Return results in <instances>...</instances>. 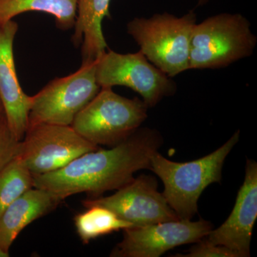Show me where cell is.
<instances>
[{
  "instance_id": "obj_1",
  "label": "cell",
  "mask_w": 257,
  "mask_h": 257,
  "mask_svg": "<svg viewBox=\"0 0 257 257\" xmlns=\"http://www.w3.org/2000/svg\"><path fill=\"white\" fill-rule=\"evenodd\" d=\"M162 143L157 130L138 128L109 150L87 152L60 170L33 175L34 187L46 191L60 202L79 193L100 197L130 183L135 172L150 170L151 157Z\"/></svg>"
},
{
  "instance_id": "obj_2",
  "label": "cell",
  "mask_w": 257,
  "mask_h": 257,
  "mask_svg": "<svg viewBox=\"0 0 257 257\" xmlns=\"http://www.w3.org/2000/svg\"><path fill=\"white\" fill-rule=\"evenodd\" d=\"M239 137L238 130L215 151L192 162H173L159 152L152 155L150 170L163 182L162 194L179 219L191 220L197 214L198 200L204 189L221 182L224 161Z\"/></svg>"
},
{
  "instance_id": "obj_3",
  "label": "cell",
  "mask_w": 257,
  "mask_h": 257,
  "mask_svg": "<svg viewBox=\"0 0 257 257\" xmlns=\"http://www.w3.org/2000/svg\"><path fill=\"white\" fill-rule=\"evenodd\" d=\"M257 37L239 13L209 17L193 28L189 69L224 68L254 53Z\"/></svg>"
},
{
  "instance_id": "obj_4",
  "label": "cell",
  "mask_w": 257,
  "mask_h": 257,
  "mask_svg": "<svg viewBox=\"0 0 257 257\" xmlns=\"http://www.w3.org/2000/svg\"><path fill=\"white\" fill-rule=\"evenodd\" d=\"M196 23L193 11L182 17L165 13L134 18L126 30L147 60L173 78L189 70L190 40Z\"/></svg>"
},
{
  "instance_id": "obj_5",
  "label": "cell",
  "mask_w": 257,
  "mask_h": 257,
  "mask_svg": "<svg viewBox=\"0 0 257 257\" xmlns=\"http://www.w3.org/2000/svg\"><path fill=\"white\" fill-rule=\"evenodd\" d=\"M147 107L138 97L120 96L112 88L100 91L76 116L72 128L96 146L114 147L124 141L147 119Z\"/></svg>"
},
{
  "instance_id": "obj_6",
  "label": "cell",
  "mask_w": 257,
  "mask_h": 257,
  "mask_svg": "<svg viewBox=\"0 0 257 257\" xmlns=\"http://www.w3.org/2000/svg\"><path fill=\"white\" fill-rule=\"evenodd\" d=\"M100 89L96 62L81 65L67 77L53 79L32 96L28 127L41 124L71 126Z\"/></svg>"
},
{
  "instance_id": "obj_7",
  "label": "cell",
  "mask_w": 257,
  "mask_h": 257,
  "mask_svg": "<svg viewBox=\"0 0 257 257\" xmlns=\"http://www.w3.org/2000/svg\"><path fill=\"white\" fill-rule=\"evenodd\" d=\"M96 78L101 88L123 86L133 89L148 108L174 95L177 89L172 77L152 64L141 51L120 54L108 50L96 61Z\"/></svg>"
},
{
  "instance_id": "obj_8",
  "label": "cell",
  "mask_w": 257,
  "mask_h": 257,
  "mask_svg": "<svg viewBox=\"0 0 257 257\" xmlns=\"http://www.w3.org/2000/svg\"><path fill=\"white\" fill-rule=\"evenodd\" d=\"M99 148L71 126L41 124L29 126L20 142L17 156L32 175H44Z\"/></svg>"
},
{
  "instance_id": "obj_9",
  "label": "cell",
  "mask_w": 257,
  "mask_h": 257,
  "mask_svg": "<svg viewBox=\"0 0 257 257\" xmlns=\"http://www.w3.org/2000/svg\"><path fill=\"white\" fill-rule=\"evenodd\" d=\"M157 188L155 177L141 175L117 189L112 195L90 198L83 201L82 204L86 208L105 207L130 223L133 227L180 219Z\"/></svg>"
},
{
  "instance_id": "obj_10",
  "label": "cell",
  "mask_w": 257,
  "mask_h": 257,
  "mask_svg": "<svg viewBox=\"0 0 257 257\" xmlns=\"http://www.w3.org/2000/svg\"><path fill=\"white\" fill-rule=\"evenodd\" d=\"M212 229L211 223L204 219H178L127 228L110 256L159 257L177 246L198 242Z\"/></svg>"
},
{
  "instance_id": "obj_11",
  "label": "cell",
  "mask_w": 257,
  "mask_h": 257,
  "mask_svg": "<svg viewBox=\"0 0 257 257\" xmlns=\"http://www.w3.org/2000/svg\"><path fill=\"white\" fill-rule=\"evenodd\" d=\"M256 217L257 164L247 160L244 180L231 214L219 227L211 230L204 239L213 244L226 246L238 257L249 256Z\"/></svg>"
},
{
  "instance_id": "obj_12",
  "label": "cell",
  "mask_w": 257,
  "mask_h": 257,
  "mask_svg": "<svg viewBox=\"0 0 257 257\" xmlns=\"http://www.w3.org/2000/svg\"><path fill=\"white\" fill-rule=\"evenodd\" d=\"M18 25L14 20L0 24V97L4 104L7 122L18 141L28 128L32 96L20 85L14 57V40Z\"/></svg>"
},
{
  "instance_id": "obj_13",
  "label": "cell",
  "mask_w": 257,
  "mask_h": 257,
  "mask_svg": "<svg viewBox=\"0 0 257 257\" xmlns=\"http://www.w3.org/2000/svg\"><path fill=\"white\" fill-rule=\"evenodd\" d=\"M60 202L43 189L33 187L25 192L0 216V248L9 252L10 246L27 226L49 214Z\"/></svg>"
},
{
  "instance_id": "obj_14",
  "label": "cell",
  "mask_w": 257,
  "mask_h": 257,
  "mask_svg": "<svg viewBox=\"0 0 257 257\" xmlns=\"http://www.w3.org/2000/svg\"><path fill=\"white\" fill-rule=\"evenodd\" d=\"M111 0H77V17L72 41L81 47L82 65L94 63L108 49L102 32V21L111 18Z\"/></svg>"
},
{
  "instance_id": "obj_15",
  "label": "cell",
  "mask_w": 257,
  "mask_h": 257,
  "mask_svg": "<svg viewBox=\"0 0 257 257\" xmlns=\"http://www.w3.org/2000/svg\"><path fill=\"white\" fill-rule=\"evenodd\" d=\"M77 0H0V24L28 12H41L54 16L57 28L63 31L74 28Z\"/></svg>"
},
{
  "instance_id": "obj_16",
  "label": "cell",
  "mask_w": 257,
  "mask_h": 257,
  "mask_svg": "<svg viewBox=\"0 0 257 257\" xmlns=\"http://www.w3.org/2000/svg\"><path fill=\"white\" fill-rule=\"evenodd\" d=\"M87 209L74 219L77 234L84 243L114 231L133 227L130 223L120 219L105 207L92 206Z\"/></svg>"
},
{
  "instance_id": "obj_17",
  "label": "cell",
  "mask_w": 257,
  "mask_h": 257,
  "mask_svg": "<svg viewBox=\"0 0 257 257\" xmlns=\"http://www.w3.org/2000/svg\"><path fill=\"white\" fill-rule=\"evenodd\" d=\"M33 187V175L21 159L15 157L0 171V216L8 206Z\"/></svg>"
},
{
  "instance_id": "obj_18",
  "label": "cell",
  "mask_w": 257,
  "mask_h": 257,
  "mask_svg": "<svg viewBox=\"0 0 257 257\" xmlns=\"http://www.w3.org/2000/svg\"><path fill=\"white\" fill-rule=\"evenodd\" d=\"M20 142L12 133L7 121L0 123V171L17 157Z\"/></svg>"
},
{
  "instance_id": "obj_19",
  "label": "cell",
  "mask_w": 257,
  "mask_h": 257,
  "mask_svg": "<svg viewBox=\"0 0 257 257\" xmlns=\"http://www.w3.org/2000/svg\"><path fill=\"white\" fill-rule=\"evenodd\" d=\"M192 246L185 255L176 256L185 257H238L234 251L221 245L213 244L205 239L200 240Z\"/></svg>"
},
{
  "instance_id": "obj_20",
  "label": "cell",
  "mask_w": 257,
  "mask_h": 257,
  "mask_svg": "<svg viewBox=\"0 0 257 257\" xmlns=\"http://www.w3.org/2000/svg\"><path fill=\"white\" fill-rule=\"evenodd\" d=\"M5 121H7L6 113H5L4 104H3L1 97H0V123Z\"/></svg>"
},
{
  "instance_id": "obj_21",
  "label": "cell",
  "mask_w": 257,
  "mask_h": 257,
  "mask_svg": "<svg viewBox=\"0 0 257 257\" xmlns=\"http://www.w3.org/2000/svg\"><path fill=\"white\" fill-rule=\"evenodd\" d=\"M210 0H198V5L199 6H204L207 4L208 3H209Z\"/></svg>"
},
{
  "instance_id": "obj_22",
  "label": "cell",
  "mask_w": 257,
  "mask_h": 257,
  "mask_svg": "<svg viewBox=\"0 0 257 257\" xmlns=\"http://www.w3.org/2000/svg\"><path fill=\"white\" fill-rule=\"evenodd\" d=\"M9 256V252H6V251L0 248V257H8Z\"/></svg>"
}]
</instances>
